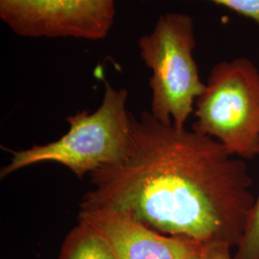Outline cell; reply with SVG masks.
Masks as SVG:
<instances>
[{
    "label": "cell",
    "instance_id": "ba28073f",
    "mask_svg": "<svg viewBox=\"0 0 259 259\" xmlns=\"http://www.w3.org/2000/svg\"><path fill=\"white\" fill-rule=\"evenodd\" d=\"M232 258L259 259V194L251 209L245 233Z\"/></svg>",
    "mask_w": 259,
    "mask_h": 259
},
{
    "label": "cell",
    "instance_id": "3957f363",
    "mask_svg": "<svg viewBox=\"0 0 259 259\" xmlns=\"http://www.w3.org/2000/svg\"><path fill=\"white\" fill-rule=\"evenodd\" d=\"M193 20L185 14L159 17L153 31L140 37V56L152 69L151 113L157 120L184 128L204 92L193 58Z\"/></svg>",
    "mask_w": 259,
    "mask_h": 259
},
{
    "label": "cell",
    "instance_id": "5b68a950",
    "mask_svg": "<svg viewBox=\"0 0 259 259\" xmlns=\"http://www.w3.org/2000/svg\"><path fill=\"white\" fill-rule=\"evenodd\" d=\"M114 17L115 0H0V18L21 37L98 40Z\"/></svg>",
    "mask_w": 259,
    "mask_h": 259
},
{
    "label": "cell",
    "instance_id": "6da1fadb",
    "mask_svg": "<svg viewBox=\"0 0 259 259\" xmlns=\"http://www.w3.org/2000/svg\"><path fill=\"white\" fill-rule=\"evenodd\" d=\"M218 140L144 111L124 156L91 173L81 209L126 214L164 235L237 247L254 196L247 165Z\"/></svg>",
    "mask_w": 259,
    "mask_h": 259
},
{
    "label": "cell",
    "instance_id": "9c48e42d",
    "mask_svg": "<svg viewBox=\"0 0 259 259\" xmlns=\"http://www.w3.org/2000/svg\"><path fill=\"white\" fill-rule=\"evenodd\" d=\"M229 8L244 17L255 20L259 24V0H207Z\"/></svg>",
    "mask_w": 259,
    "mask_h": 259
},
{
    "label": "cell",
    "instance_id": "52a82bcc",
    "mask_svg": "<svg viewBox=\"0 0 259 259\" xmlns=\"http://www.w3.org/2000/svg\"><path fill=\"white\" fill-rule=\"evenodd\" d=\"M58 259H116L109 243L87 223L79 221L68 232Z\"/></svg>",
    "mask_w": 259,
    "mask_h": 259
},
{
    "label": "cell",
    "instance_id": "277c9868",
    "mask_svg": "<svg viewBox=\"0 0 259 259\" xmlns=\"http://www.w3.org/2000/svg\"><path fill=\"white\" fill-rule=\"evenodd\" d=\"M192 130L218 140L232 156L253 158L259 150V71L247 59L222 62L196 99Z\"/></svg>",
    "mask_w": 259,
    "mask_h": 259
},
{
    "label": "cell",
    "instance_id": "8992f818",
    "mask_svg": "<svg viewBox=\"0 0 259 259\" xmlns=\"http://www.w3.org/2000/svg\"><path fill=\"white\" fill-rule=\"evenodd\" d=\"M87 223L109 243L116 259H203L205 246L164 235L126 214L110 209H80Z\"/></svg>",
    "mask_w": 259,
    "mask_h": 259
},
{
    "label": "cell",
    "instance_id": "7a4b0ae2",
    "mask_svg": "<svg viewBox=\"0 0 259 259\" xmlns=\"http://www.w3.org/2000/svg\"><path fill=\"white\" fill-rule=\"evenodd\" d=\"M127 99L125 89L117 90L106 83L102 102L96 111H79L67 117L69 130L56 141L13 152L9 163L0 171V178L30 165L55 162L83 179L88 173L116 162L124 156L129 139Z\"/></svg>",
    "mask_w": 259,
    "mask_h": 259
},
{
    "label": "cell",
    "instance_id": "30bf717a",
    "mask_svg": "<svg viewBox=\"0 0 259 259\" xmlns=\"http://www.w3.org/2000/svg\"><path fill=\"white\" fill-rule=\"evenodd\" d=\"M231 246L225 242H213L205 245L203 259H233Z\"/></svg>",
    "mask_w": 259,
    "mask_h": 259
}]
</instances>
